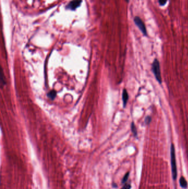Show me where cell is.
I'll return each instance as SVG.
<instances>
[{"label":"cell","instance_id":"cell-1","mask_svg":"<svg viewBox=\"0 0 188 189\" xmlns=\"http://www.w3.org/2000/svg\"><path fill=\"white\" fill-rule=\"evenodd\" d=\"M171 163L172 177L174 180H176L177 177V168L176 162V150L173 143L171 146Z\"/></svg>","mask_w":188,"mask_h":189},{"label":"cell","instance_id":"cell-10","mask_svg":"<svg viewBox=\"0 0 188 189\" xmlns=\"http://www.w3.org/2000/svg\"><path fill=\"white\" fill-rule=\"evenodd\" d=\"M129 172H127V173H126V174H125L124 177H123L122 181V184H125V183L127 182L128 178H129Z\"/></svg>","mask_w":188,"mask_h":189},{"label":"cell","instance_id":"cell-12","mask_svg":"<svg viewBox=\"0 0 188 189\" xmlns=\"http://www.w3.org/2000/svg\"><path fill=\"white\" fill-rule=\"evenodd\" d=\"M131 186L129 184H125L122 187V188L121 189H131Z\"/></svg>","mask_w":188,"mask_h":189},{"label":"cell","instance_id":"cell-7","mask_svg":"<svg viewBox=\"0 0 188 189\" xmlns=\"http://www.w3.org/2000/svg\"><path fill=\"white\" fill-rule=\"evenodd\" d=\"M131 132L133 133V135H134L135 137H137V135H138V132H137L136 127L135 124L134 122H132L131 123Z\"/></svg>","mask_w":188,"mask_h":189},{"label":"cell","instance_id":"cell-4","mask_svg":"<svg viewBox=\"0 0 188 189\" xmlns=\"http://www.w3.org/2000/svg\"><path fill=\"white\" fill-rule=\"evenodd\" d=\"M82 2V0H72L66 6V9L71 11H75L81 6Z\"/></svg>","mask_w":188,"mask_h":189},{"label":"cell","instance_id":"cell-8","mask_svg":"<svg viewBox=\"0 0 188 189\" xmlns=\"http://www.w3.org/2000/svg\"><path fill=\"white\" fill-rule=\"evenodd\" d=\"M56 96V92L54 90L50 91L49 93H48V97L51 100H54Z\"/></svg>","mask_w":188,"mask_h":189},{"label":"cell","instance_id":"cell-3","mask_svg":"<svg viewBox=\"0 0 188 189\" xmlns=\"http://www.w3.org/2000/svg\"><path fill=\"white\" fill-rule=\"evenodd\" d=\"M134 23L136 25L137 27L139 28L140 31L142 32L144 36H147V32L146 28L144 25V22L138 16H136L134 18Z\"/></svg>","mask_w":188,"mask_h":189},{"label":"cell","instance_id":"cell-2","mask_svg":"<svg viewBox=\"0 0 188 189\" xmlns=\"http://www.w3.org/2000/svg\"><path fill=\"white\" fill-rule=\"evenodd\" d=\"M152 71L157 81L159 84L162 83V79L161 71V66L158 60L155 58L152 64Z\"/></svg>","mask_w":188,"mask_h":189},{"label":"cell","instance_id":"cell-5","mask_svg":"<svg viewBox=\"0 0 188 189\" xmlns=\"http://www.w3.org/2000/svg\"><path fill=\"white\" fill-rule=\"evenodd\" d=\"M122 102H123V107H126L127 101L129 100V94H128L126 89H125V88H124L122 91Z\"/></svg>","mask_w":188,"mask_h":189},{"label":"cell","instance_id":"cell-9","mask_svg":"<svg viewBox=\"0 0 188 189\" xmlns=\"http://www.w3.org/2000/svg\"><path fill=\"white\" fill-rule=\"evenodd\" d=\"M152 120V118L151 116H146V118H144V123H145V125H149V124L151 122Z\"/></svg>","mask_w":188,"mask_h":189},{"label":"cell","instance_id":"cell-11","mask_svg":"<svg viewBox=\"0 0 188 189\" xmlns=\"http://www.w3.org/2000/svg\"><path fill=\"white\" fill-rule=\"evenodd\" d=\"M168 0H158V2L159 3L160 6H164V5L166 4Z\"/></svg>","mask_w":188,"mask_h":189},{"label":"cell","instance_id":"cell-13","mask_svg":"<svg viewBox=\"0 0 188 189\" xmlns=\"http://www.w3.org/2000/svg\"><path fill=\"white\" fill-rule=\"evenodd\" d=\"M125 1H126L127 2H129L130 0H125Z\"/></svg>","mask_w":188,"mask_h":189},{"label":"cell","instance_id":"cell-6","mask_svg":"<svg viewBox=\"0 0 188 189\" xmlns=\"http://www.w3.org/2000/svg\"><path fill=\"white\" fill-rule=\"evenodd\" d=\"M179 183L181 185V187L183 189H187L188 187V182L186 180V179L184 178V177H181L180 179H179Z\"/></svg>","mask_w":188,"mask_h":189}]
</instances>
